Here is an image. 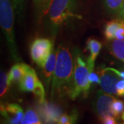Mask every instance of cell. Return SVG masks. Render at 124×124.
Segmentation results:
<instances>
[{
  "label": "cell",
  "mask_w": 124,
  "mask_h": 124,
  "mask_svg": "<svg viewBox=\"0 0 124 124\" xmlns=\"http://www.w3.org/2000/svg\"><path fill=\"white\" fill-rule=\"evenodd\" d=\"M57 63L54 72L51 97L57 96L63 97L70 93L72 87L75 63L72 54L69 47L65 44H60L56 50Z\"/></svg>",
  "instance_id": "cell-1"
},
{
  "label": "cell",
  "mask_w": 124,
  "mask_h": 124,
  "mask_svg": "<svg viewBox=\"0 0 124 124\" xmlns=\"http://www.w3.org/2000/svg\"><path fill=\"white\" fill-rule=\"evenodd\" d=\"M78 0H53L46 15V26L52 36L57 35L61 27L71 17H76Z\"/></svg>",
  "instance_id": "cell-2"
},
{
  "label": "cell",
  "mask_w": 124,
  "mask_h": 124,
  "mask_svg": "<svg viewBox=\"0 0 124 124\" xmlns=\"http://www.w3.org/2000/svg\"><path fill=\"white\" fill-rule=\"evenodd\" d=\"M13 6L10 0H0V25L4 34L9 52L15 62H20L14 33Z\"/></svg>",
  "instance_id": "cell-3"
},
{
  "label": "cell",
  "mask_w": 124,
  "mask_h": 124,
  "mask_svg": "<svg viewBox=\"0 0 124 124\" xmlns=\"http://www.w3.org/2000/svg\"><path fill=\"white\" fill-rule=\"evenodd\" d=\"M90 70L85 62L79 54H76L72 87L69 97L75 100L81 93L86 94L88 93L91 83L89 81Z\"/></svg>",
  "instance_id": "cell-4"
},
{
  "label": "cell",
  "mask_w": 124,
  "mask_h": 124,
  "mask_svg": "<svg viewBox=\"0 0 124 124\" xmlns=\"http://www.w3.org/2000/svg\"><path fill=\"white\" fill-rule=\"evenodd\" d=\"M19 86L20 89L23 92H31L34 93L38 98L40 103L46 101V93L44 85L40 81L33 68L30 66L28 68L24 77L19 82Z\"/></svg>",
  "instance_id": "cell-5"
},
{
  "label": "cell",
  "mask_w": 124,
  "mask_h": 124,
  "mask_svg": "<svg viewBox=\"0 0 124 124\" xmlns=\"http://www.w3.org/2000/svg\"><path fill=\"white\" fill-rule=\"evenodd\" d=\"M53 50L52 41L46 38H37L31 46V56L32 61L41 68Z\"/></svg>",
  "instance_id": "cell-6"
},
{
  "label": "cell",
  "mask_w": 124,
  "mask_h": 124,
  "mask_svg": "<svg viewBox=\"0 0 124 124\" xmlns=\"http://www.w3.org/2000/svg\"><path fill=\"white\" fill-rule=\"evenodd\" d=\"M115 99L112 94L105 93L103 90H98L94 102V110L99 119L101 120L108 115H112L110 107Z\"/></svg>",
  "instance_id": "cell-7"
},
{
  "label": "cell",
  "mask_w": 124,
  "mask_h": 124,
  "mask_svg": "<svg viewBox=\"0 0 124 124\" xmlns=\"http://www.w3.org/2000/svg\"><path fill=\"white\" fill-rule=\"evenodd\" d=\"M100 84L102 90L110 94H116V84L120 77L109 68H105L100 72Z\"/></svg>",
  "instance_id": "cell-8"
},
{
  "label": "cell",
  "mask_w": 124,
  "mask_h": 124,
  "mask_svg": "<svg viewBox=\"0 0 124 124\" xmlns=\"http://www.w3.org/2000/svg\"><path fill=\"white\" fill-rule=\"evenodd\" d=\"M1 115L6 121L11 124H21L23 117V111L22 107L17 103L1 104Z\"/></svg>",
  "instance_id": "cell-9"
},
{
  "label": "cell",
  "mask_w": 124,
  "mask_h": 124,
  "mask_svg": "<svg viewBox=\"0 0 124 124\" xmlns=\"http://www.w3.org/2000/svg\"><path fill=\"white\" fill-rule=\"evenodd\" d=\"M56 63H57V53L53 49L51 53L49 54L47 59L46 60L44 66L42 67L47 88H48L53 78L54 72L56 67Z\"/></svg>",
  "instance_id": "cell-10"
},
{
  "label": "cell",
  "mask_w": 124,
  "mask_h": 124,
  "mask_svg": "<svg viewBox=\"0 0 124 124\" xmlns=\"http://www.w3.org/2000/svg\"><path fill=\"white\" fill-rule=\"evenodd\" d=\"M87 49L90 52V57L87 60V65L90 72L94 70V62L101 49V44L95 39H89L87 41Z\"/></svg>",
  "instance_id": "cell-11"
},
{
  "label": "cell",
  "mask_w": 124,
  "mask_h": 124,
  "mask_svg": "<svg viewBox=\"0 0 124 124\" xmlns=\"http://www.w3.org/2000/svg\"><path fill=\"white\" fill-rule=\"evenodd\" d=\"M28 67V65L20 62H18L13 66L8 73L10 84L13 82H20L26 75Z\"/></svg>",
  "instance_id": "cell-12"
},
{
  "label": "cell",
  "mask_w": 124,
  "mask_h": 124,
  "mask_svg": "<svg viewBox=\"0 0 124 124\" xmlns=\"http://www.w3.org/2000/svg\"><path fill=\"white\" fill-rule=\"evenodd\" d=\"M41 104V114L44 119L46 123H52L57 121L59 118V112L57 108H56L53 106L49 105L46 101L44 102Z\"/></svg>",
  "instance_id": "cell-13"
},
{
  "label": "cell",
  "mask_w": 124,
  "mask_h": 124,
  "mask_svg": "<svg viewBox=\"0 0 124 124\" xmlns=\"http://www.w3.org/2000/svg\"><path fill=\"white\" fill-rule=\"evenodd\" d=\"M52 1L53 0H33L36 16L39 19H41L46 17Z\"/></svg>",
  "instance_id": "cell-14"
},
{
  "label": "cell",
  "mask_w": 124,
  "mask_h": 124,
  "mask_svg": "<svg viewBox=\"0 0 124 124\" xmlns=\"http://www.w3.org/2000/svg\"><path fill=\"white\" fill-rule=\"evenodd\" d=\"M110 50L114 57L124 62V39H112L110 45Z\"/></svg>",
  "instance_id": "cell-15"
},
{
  "label": "cell",
  "mask_w": 124,
  "mask_h": 124,
  "mask_svg": "<svg viewBox=\"0 0 124 124\" xmlns=\"http://www.w3.org/2000/svg\"><path fill=\"white\" fill-rule=\"evenodd\" d=\"M122 21V19L117 18L107 23L104 30V35L107 39L112 40L115 39L116 31L121 26Z\"/></svg>",
  "instance_id": "cell-16"
},
{
  "label": "cell",
  "mask_w": 124,
  "mask_h": 124,
  "mask_svg": "<svg viewBox=\"0 0 124 124\" xmlns=\"http://www.w3.org/2000/svg\"><path fill=\"white\" fill-rule=\"evenodd\" d=\"M124 4V0H103V7L109 13L116 15L119 13Z\"/></svg>",
  "instance_id": "cell-17"
},
{
  "label": "cell",
  "mask_w": 124,
  "mask_h": 124,
  "mask_svg": "<svg viewBox=\"0 0 124 124\" xmlns=\"http://www.w3.org/2000/svg\"><path fill=\"white\" fill-rule=\"evenodd\" d=\"M41 123L39 116L32 109H28L26 112L21 122L22 124H41Z\"/></svg>",
  "instance_id": "cell-18"
},
{
  "label": "cell",
  "mask_w": 124,
  "mask_h": 124,
  "mask_svg": "<svg viewBox=\"0 0 124 124\" xmlns=\"http://www.w3.org/2000/svg\"><path fill=\"white\" fill-rule=\"evenodd\" d=\"M110 110L112 115L114 116L116 119H119L124 112V102L121 100L115 99L111 105Z\"/></svg>",
  "instance_id": "cell-19"
},
{
  "label": "cell",
  "mask_w": 124,
  "mask_h": 124,
  "mask_svg": "<svg viewBox=\"0 0 124 124\" xmlns=\"http://www.w3.org/2000/svg\"><path fill=\"white\" fill-rule=\"evenodd\" d=\"M10 82L8 79V74H6L4 71H1L0 72V96L2 98L6 94Z\"/></svg>",
  "instance_id": "cell-20"
},
{
  "label": "cell",
  "mask_w": 124,
  "mask_h": 124,
  "mask_svg": "<svg viewBox=\"0 0 124 124\" xmlns=\"http://www.w3.org/2000/svg\"><path fill=\"white\" fill-rule=\"evenodd\" d=\"M78 118V113L76 110H74L70 115L63 114L59 116L57 123L59 124H71L76 123Z\"/></svg>",
  "instance_id": "cell-21"
},
{
  "label": "cell",
  "mask_w": 124,
  "mask_h": 124,
  "mask_svg": "<svg viewBox=\"0 0 124 124\" xmlns=\"http://www.w3.org/2000/svg\"><path fill=\"white\" fill-rule=\"evenodd\" d=\"M12 1H13V7L15 10V11H16V13L18 15L21 14L23 10L25 0H12Z\"/></svg>",
  "instance_id": "cell-22"
},
{
  "label": "cell",
  "mask_w": 124,
  "mask_h": 124,
  "mask_svg": "<svg viewBox=\"0 0 124 124\" xmlns=\"http://www.w3.org/2000/svg\"><path fill=\"white\" fill-rule=\"evenodd\" d=\"M116 94L119 97L124 96V79H119L116 84Z\"/></svg>",
  "instance_id": "cell-23"
},
{
  "label": "cell",
  "mask_w": 124,
  "mask_h": 124,
  "mask_svg": "<svg viewBox=\"0 0 124 124\" xmlns=\"http://www.w3.org/2000/svg\"><path fill=\"white\" fill-rule=\"evenodd\" d=\"M103 124H117V121L116 120V118L114 116L108 115L104 116L102 119L101 120Z\"/></svg>",
  "instance_id": "cell-24"
},
{
  "label": "cell",
  "mask_w": 124,
  "mask_h": 124,
  "mask_svg": "<svg viewBox=\"0 0 124 124\" xmlns=\"http://www.w3.org/2000/svg\"><path fill=\"white\" fill-rule=\"evenodd\" d=\"M115 39H124V20L122 21L121 26L116 31Z\"/></svg>",
  "instance_id": "cell-25"
},
{
  "label": "cell",
  "mask_w": 124,
  "mask_h": 124,
  "mask_svg": "<svg viewBox=\"0 0 124 124\" xmlns=\"http://www.w3.org/2000/svg\"><path fill=\"white\" fill-rule=\"evenodd\" d=\"M89 81L91 84H100V76L94 71H92L89 75Z\"/></svg>",
  "instance_id": "cell-26"
},
{
  "label": "cell",
  "mask_w": 124,
  "mask_h": 124,
  "mask_svg": "<svg viewBox=\"0 0 124 124\" xmlns=\"http://www.w3.org/2000/svg\"><path fill=\"white\" fill-rule=\"evenodd\" d=\"M116 16L118 17L119 19H122V20H124V5H123L121 9L120 10V11L119 12V13L117 14Z\"/></svg>",
  "instance_id": "cell-27"
},
{
  "label": "cell",
  "mask_w": 124,
  "mask_h": 124,
  "mask_svg": "<svg viewBox=\"0 0 124 124\" xmlns=\"http://www.w3.org/2000/svg\"><path fill=\"white\" fill-rule=\"evenodd\" d=\"M109 68L110 70H112L114 71V72H115L121 78L124 79V71H119L118 70H116V69H115V68Z\"/></svg>",
  "instance_id": "cell-28"
},
{
  "label": "cell",
  "mask_w": 124,
  "mask_h": 124,
  "mask_svg": "<svg viewBox=\"0 0 124 124\" xmlns=\"http://www.w3.org/2000/svg\"></svg>",
  "instance_id": "cell-29"
}]
</instances>
